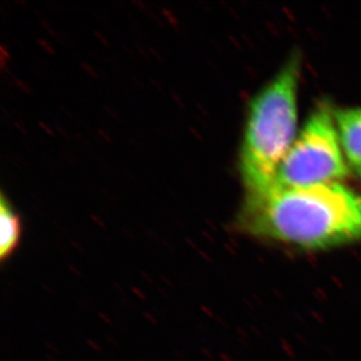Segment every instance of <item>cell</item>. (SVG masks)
Masks as SVG:
<instances>
[{
    "label": "cell",
    "instance_id": "1",
    "mask_svg": "<svg viewBox=\"0 0 361 361\" xmlns=\"http://www.w3.org/2000/svg\"><path fill=\"white\" fill-rule=\"evenodd\" d=\"M236 227L305 252L361 241V195L341 181L245 195Z\"/></svg>",
    "mask_w": 361,
    "mask_h": 361
},
{
    "label": "cell",
    "instance_id": "2",
    "mask_svg": "<svg viewBox=\"0 0 361 361\" xmlns=\"http://www.w3.org/2000/svg\"><path fill=\"white\" fill-rule=\"evenodd\" d=\"M300 59L293 55L249 104L240 151L245 195L273 188L277 170L297 136Z\"/></svg>",
    "mask_w": 361,
    "mask_h": 361
},
{
    "label": "cell",
    "instance_id": "3",
    "mask_svg": "<svg viewBox=\"0 0 361 361\" xmlns=\"http://www.w3.org/2000/svg\"><path fill=\"white\" fill-rule=\"evenodd\" d=\"M350 173L334 118L322 103L305 121L277 170L273 188H307L344 179Z\"/></svg>",
    "mask_w": 361,
    "mask_h": 361
},
{
    "label": "cell",
    "instance_id": "4",
    "mask_svg": "<svg viewBox=\"0 0 361 361\" xmlns=\"http://www.w3.org/2000/svg\"><path fill=\"white\" fill-rule=\"evenodd\" d=\"M341 147L348 163L361 167V106L334 109Z\"/></svg>",
    "mask_w": 361,
    "mask_h": 361
},
{
    "label": "cell",
    "instance_id": "5",
    "mask_svg": "<svg viewBox=\"0 0 361 361\" xmlns=\"http://www.w3.org/2000/svg\"><path fill=\"white\" fill-rule=\"evenodd\" d=\"M0 259L5 262L17 250L21 239V222L5 195L0 198Z\"/></svg>",
    "mask_w": 361,
    "mask_h": 361
},
{
    "label": "cell",
    "instance_id": "6",
    "mask_svg": "<svg viewBox=\"0 0 361 361\" xmlns=\"http://www.w3.org/2000/svg\"><path fill=\"white\" fill-rule=\"evenodd\" d=\"M358 170L359 177H360L361 179V167H359V169H357Z\"/></svg>",
    "mask_w": 361,
    "mask_h": 361
}]
</instances>
